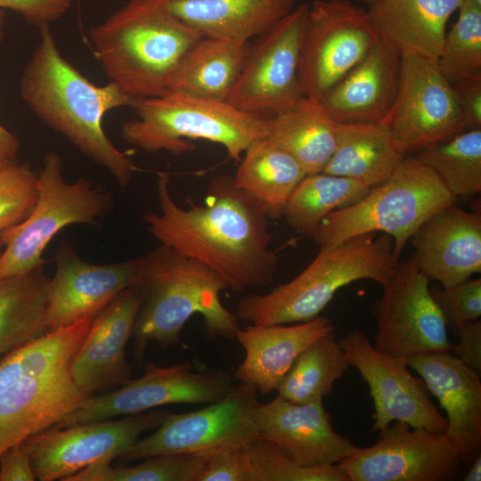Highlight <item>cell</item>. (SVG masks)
<instances>
[{"label":"cell","instance_id":"4","mask_svg":"<svg viewBox=\"0 0 481 481\" xmlns=\"http://www.w3.org/2000/svg\"><path fill=\"white\" fill-rule=\"evenodd\" d=\"M109 82L133 98L160 95L203 36L183 21L168 0H128L88 32Z\"/></svg>","mask_w":481,"mask_h":481},{"label":"cell","instance_id":"40","mask_svg":"<svg viewBox=\"0 0 481 481\" xmlns=\"http://www.w3.org/2000/svg\"><path fill=\"white\" fill-rule=\"evenodd\" d=\"M430 294L440 310L447 329L479 320L481 279H467L448 288L432 287Z\"/></svg>","mask_w":481,"mask_h":481},{"label":"cell","instance_id":"20","mask_svg":"<svg viewBox=\"0 0 481 481\" xmlns=\"http://www.w3.org/2000/svg\"><path fill=\"white\" fill-rule=\"evenodd\" d=\"M143 302V291L137 283L122 290L94 316L70 363L73 380L88 396L132 379L126 348Z\"/></svg>","mask_w":481,"mask_h":481},{"label":"cell","instance_id":"11","mask_svg":"<svg viewBox=\"0 0 481 481\" xmlns=\"http://www.w3.org/2000/svg\"><path fill=\"white\" fill-rule=\"evenodd\" d=\"M429 282L414 254L397 262L373 307L377 350L405 359L451 351L447 327L430 294Z\"/></svg>","mask_w":481,"mask_h":481},{"label":"cell","instance_id":"8","mask_svg":"<svg viewBox=\"0 0 481 481\" xmlns=\"http://www.w3.org/2000/svg\"><path fill=\"white\" fill-rule=\"evenodd\" d=\"M457 200L430 167L415 157L404 159L385 182L360 200L327 216L311 238L322 248L361 234L385 233L400 257L420 224Z\"/></svg>","mask_w":481,"mask_h":481},{"label":"cell","instance_id":"1","mask_svg":"<svg viewBox=\"0 0 481 481\" xmlns=\"http://www.w3.org/2000/svg\"><path fill=\"white\" fill-rule=\"evenodd\" d=\"M168 174H159V213L143 217L149 232L160 244L213 269L235 292L269 285L280 259L270 249L265 207L240 189L232 175L221 174L208 183L202 204L189 198L190 207L181 208L171 195Z\"/></svg>","mask_w":481,"mask_h":481},{"label":"cell","instance_id":"48","mask_svg":"<svg viewBox=\"0 0 481 481\" xmlns=\"http://www.w3.org/2000/svg\"><path fill=\"white\" fill-rule=\"evenodd\" d=\"M10 160L1 151H0V169L6 166Z\"/></svg>","mask_w":481,"mask_h":481},{"label":"cell","instance_id":"10","mask_svg":"<svg viewBox=\"0 0 481 481\" xmlns=\"http://www.w3.org/2000/svg\"><path fill=\"white\" fill-rule=\"evenodd\" d=\"M380 42L364 9L347 0H315L303 31L298 86L303 96L321 101Z\"/></svg>","mask_w":481,"mask_h":481},{"label":"cell","instance_id":"14","mask_svg":"<svg viewBox=\"0 0 481 481\" xmlns=\"http://www.w3.org/2000/svg\"><path fill=\"white\" fill-rule=\"evenodd\" d=\"M309 4L303 3L257 37L228 102L237 109L270 118L302 97L298 62Z\"/></svg>","mask_w":481,"mask_h":481},{"label":"cell","instance_id":"31","mask_svg":"<svg viewBox=\"0 0 481 481\" xmlns=\"http://www.w3.org/2000/svg\"><path fill=\"white\" fill-rule=\"evenodd\" d=\"M306 175L290 154L265 136L247 148L233 178L240 189L265 207L269 218H277Z\"/></svg>","mask_w":481,"mask_h":481},{"label":"cell","instance_id":"26","mask_svg":"<svg viewBox=\"0 0 481 481\" xmlns=\"http://www.w3.org/2000/svg\"><path fill=\"white\" fill-rule=\"evenodd\" d=\"M463 0H379L367 11L382 43L399 55L437 61L446 24Z\"/></svg>","mask_w":481,"mask_h":481},{"label":"cell","instance_id":"17","mask_svg":"<svg viewBox=\"0 0 481 481\" xmlns=\"http://www.w3.org/2000/svg\"><path fill=\"white\" fill-rule=\"evenodd\" d=\"M375 444L338 463L348 481H437L451 476L461 460L444 433L393 421Z\"/></svg>","mask_w":481,"mask_h":481},{"label":"cell","instance_id":"35","mask_svg":"<svg viewBox=\"0 0 481 481\" xmlns=\"http://www.w3.org/2000/svg\"><path fill=\"white\" fill-rule=\"evenodd\" d=\"M457 198L481 191V128L465 129L420 149L415 157Z\"/></svg>","mask_w":481,"mask_h":481},{"label":"cell","instance_id":"28","mask_svg":"<svg viewBox=\"0 0 481 481\" xmlns=\"http://www.w3.org/2000/svg\"><path fill=\"white\" fill-rule=\"evenodd\" d=\"M404 155L384 121L338 123L336 147L322 172L371 188L396 170Z\"/></svg>","mask_w":481,"mask_h":481},{"label":"cell","instance_id":"38","mask_svg":"<svg viewBox=\"0 0 481 481\" xmlns=\"http://www.w3.org/2000/svg\"><path fill=\"white\" fill-rule=\"evenodd\" d=\"M436 62L452 85L481 77V7L463 0Z\"/></svg>","mask_w":481,"mask_h":481},{"label":"cell","instance_id":"22","mask_svg":"<svg viewBox=\"0 0 481 481\" xmlns=\"http://www.w3.org/2000/svg\"><path fill=\"white\" fill-rule=\"evenodd\" d=\"M411 240L419 269L443 288L481 272L480 213L447 206L422 223Z\"/></svg>","mask_w":481,"mask_h":481},{"label":"cell","instance_id":"33","mask_svg":"<svg viewBox=\"0 0 481 481\" xmlns=\"http://www.w3.org/2000/svg\"><path fill=\"white\" fill-rule=\"evenodd\" d=\"M370 189L358 181L323 172L306 175L288 199L281 216L291 229L312 237L327 216L357 202Z\"/></svg>","mask_w":481,"mask_h":481},{"label":"cell","instance_id":"23","mask_svg":"<svg viewBox=\"0 0 481 481\" xmlns=\"http://www.w3.org/2000/svg\"><path fill=\"white\" fill-rule=\"evenodd\" d=\"M407 363L445 412L446 437L462 461L473 460L481 446L480 376L449 352L418 355Z\"/></svg>","mask_w":481,"mask_h":481},{"label":"cell","instance_id":"16","mask_svg":"<svg viewBox=\"0 0 481 481\" xmlns=\"http://www.w3.org/2000/svg\"><path fill=\"white\" fill-rule=\"evenodd\" d=\"M383 121L403 153L467 129L453 86L436 61L412 54L401 56L397 92Z\"/></svg>","mask_w":481,"mask_h":481},{"label":"cell","instance_id":"45","mask_svg":"<svg viewBox=\"0 0 481 481\" xmlns=\"http://www.w3.org/2000/svg\"><path fill=\"white\" fill-rule=\"evenodd\" d=\"M20 150L18 138L0 125V151L10 159L15 160Z\"/></svg>","mask_w":481,"mask_h":481},{"label":"cell","instance_id":"12","mask_svg":"<svg viewBox=\"0 0 481 481\" xmlns=\"http://www.w3.org/2000/svg\"><path fill=\"white\" fill-rule=\"evenodd\" d=\"M167 410L103 420L65 428L52 427L21 442L34 476L39 481H64L82 469L112 461L126 452L143 432L156 429Z\"/></svg>","mask_w":481,"mask_h":481},{"label":"cell","instance_id":"9","mask_svg":"<svg viewBox=\"0 0 481 481\" xmlns=\"http://www.w3.org/2000/svg\"><path fill=\"white\" fill-rule=\"evenodd\" d=\"M63 159L54 151L45 154L37 175V197L29 215L2 232L0 279L19 276L43 267V257L51 240L70 224H94L113 205L110 192L79 177L68 183Z\"/></svg>","mask_w":481,"mask_h":481},{"label":"cell","instance_id":"51","mask_svg":"<svg viewBox=\"0 0 481 481\" xmlns=\"http://www.w3.org/2000/svg\"><path fill=\"white\" fill-rule=\"evenodd\" d=\"M468 1L473 3L474 4H476V5L479 6V7H481V0H468Z\"/></svg>","mask_w":481,"mask_h":481},{"label":"cell","instance_id":"19","mask_svg":"<svg viewBox=\"0 0 481 481\" xmlns=\"http://www.w3.org/2000/svg\"><path fill=\"white\" fill-rule=\"evenodd\" d=\"M147 256L110 265L83 260L68 242L55 256L56 269L47 289L45 323L47 330L94 317L117 295L139 283Z\"/></svg>","mask_w":481,"mask_h":481},{"label":"cell","instance_id":"25","mask_svg":"<svg viewBox=\"0 0 481 481\" xmlns=\"http://www.w3.org/2000/svg\"><path fill=\"white\" fill-rule=\"evenodd\" d=\"M401 55L381 41L320 101L338 123L379 122L394 102Z\"/></svg>","mask_w":481,"mask_h":481},{"label":"cell","instance_id":"15","mask_svg":"<svg viewBox=\"0 0 481 481\" xmlns=\"http://www.w3.org/2000/svg\"><path fill=\"white\" fill-rule=\"evenodd\" d=\"M234 386L232 373L226 371L198 372L191 363L159 367L149 362L141 377L112 392L89 396L54 427L127 416L171 404H210L224 397Z\"/></svg>","mask_w":481,"mask_h":481},{"label":"cell","instance_id":"46","mask_svg":"<svg viewBox=\"0 0 481 481\" xmlns=\"http://www.w3.org/2000/svg\"><path fill=\"white\" fill-rule=\"evenodd\" d=\"M470 469L465 476V481H480L481 480V455L478 453L474 459Z\"/></svg>","mask_w":481,"mask_h":481},{"label":"cell","instance_id":"39","mask_svg":"<svg viewBox=\"0 0 481 481\" xmlns=\"http://www.w3.org/2000/svg\"><path fill=\"white\" fill-rule=\"evenodd\" d=\"M38 173L27 163L10 161L0 169V228L23 221L37 197Z\"/></svg>","mask_w":481,"mask_h":481},{"label":"cell","instance_id":"37","mask_svg":"<svg viewBox=\"0 0 481 481\" xmlns=\"http://www.w3.org/2000/svg\"><path fill=\"white\" fill-rule=\"evenodd\" d=\"M240 481H348L338 464L302 466L258 436L238 444Z\"/></svg>","mask_w":481,"mask_h":481},{"label":"cell","instance_id":"21","mask_svg":"<svg viewBox=\"0 0 481 481\" xmlns=\"http://www.w3.org/2000/svg\"><path fill=\"white\" fill-rule=\"evenodd\" d=\"M255 420L258 435L298 465L338 464L358 448L334 430L322 401L296 404L277 395L257 404Z\"/></svg>","mask_w":481,"mask_h":481},{"label":"cell","instance_id":"27","mask_svg":"<svg viewBox=\"0 0 481 481\" xmlns=\"http://www.w3.org/2000/svg\"><path fill=\"white\" fill-rule=\"evenodd\" d=\"M297 0H168L183 21L203 37L248 43L289 13Z\"/></svg>","mask_w":481,"mask_h":481},{"label":"cell","instance_id":"42","mask_svg":"<svg viewBox=\"0 0 481 481\" xmlns=\"http://www.w3.org/2000/svg\"><path fill=\"white\" fill-rule=\"evenodd\" d=\"M459 339L452 346L454 355L480 376L481 373V322L479 320L461 325L452 330Z\"/></svg>","mask_w":481,"mask_h":481},{"label":"cell","instance_id":"18","mask_svg":"<svg viewBox=\"0 0 481 481\" xmlns=\"http://www.w3.org/2000/svg\"><path fill=\"white\" fill-rule=\"evenodd\" d=\"M339 343L350 366L359 371L369 387L375 430L398 420L412 428L445 431L446 418L430 400L424 382L410 372L407 359L377 350L360 330L350 331Z\"/></svg>","mask_w":481,"mask_h":481},{"label":"cell","instance_id":"7","mask_svg":"<svg viewBox=\"0 0 481 481\" xmlns=\"http://www.w3.org/2000/svg\"><path fill=\"white\" fill-rule=\"evenodd\" d=\"M130 107L136 118L123 124L121 136L150 152L166 151L177 156L196 148L192 140H203L222 145L232 159L240 161L247 148L268 131L266 118L226 101L172 91L135 98Z\"/></svg>","mask_w":481,"mask_h":481},{"label":"cell","instance_id":"3","mask_svg":"<svg viewBox=\"0 0 481 481\" xmlns=\"http://www.w3.org/2000/svg\"><path fill=\"white\" fill-rule=\"evenodd\" d=\"M94 318L49 331L0 362V453L56 426L89 397L70 363Z\"/></svg>","mask_w":481,"mask_h":481},{"label":"cell","instance_id":"41","mask_svg":"<svg viewBox=\"0 0 481 481\" xmlns=\"http://www.w3.org/2000/svg\"><path fill=\"white\" fill-rule=\"evenodd\" d=\"M69 6V0H0V9L18 12L38 29L62 17Z\"/></svg>","mask_w":481,"mask_h":481},{"label":"cell","instance_id":"2","mask_svg":"<svg viewBox=\"0 0 481 481\" xmlns=\"http://www.w3.org/2000/svg\"><path fill=\"white\" fill-rule=\"evenodd\" d=\"M39 32L21 76V98L39 119L106 169L120 186L128 185L136 167L106 135L102 119L110 110L130 107L135 98L113 83L91 82L61 53L50 26Z\"/></svg>","mask_w":481,"mask_h":481},{"label":"cell","instance_id":"47","mask_svg":"<svg viewBox=\"0 0 481 481\" xmlns=\"http://www.w3.org/2000/svg\"><path fill=\"white\" fill-rule=\"evenodd\" d=\"M4 11L0 9V42L4 39Z\"/></svg>","mask_w":481,"mask_h":481},{"label":"cell","instance_id":"24","mask_svg":"<svg viewBox=\"0 0 481 481\" xmlns=\"http://www.w3.org/2000/svg\"><path fill=\"white\" fill-rule=\"evenodd\" d=\"M335 331L331 321L318 317L295 325H254L239 329L235 338L245 351L235 376L263 395L276 390L297 357L311 344Z\"/></svg>","mask_w":481,"mask_h":481},{"label":"cell","instance_id":"32","mask_svg":"<svg viewBox=\"0 0 481 481\" xmlns=\"http://www.w3.org/2000/svg\"><path fill=\"white\" fill-rule=\"evenodd\" d=\"M49 280L43 267L0 279V362L48 332L45 310Z\"/></svg>","mask_w":481,"mask_h":481},{"label":"cell","instance_id":"44","mask_svg":"<svg viewBox=\"0 0 481 481\" xmlns=\"http://www.w3.org/2000/svg\"><path fill=\"white\" fill-rule=\"evenodd\" d=\"M29 457L21 443L0 453V481H34Z\"/></svg>","mask_w":481,"mask_h":481},{"label":"cell","instance_id":"30","mask_svg":"<svg viewBox=\"0 0 481 481\" xmlns=\"http://www.w3.org/2000/svg\"><path fill=\"white\" fill-rule=\"evenodd\" d=\"M250 43L203 37L190 50L167 91L228 101L244 66Z\"/></svg>","mask_w":481,"mask_h":481},{"label":"cell","instance_id":"5","mask_svg":"<svg viewBox=\"0 0 481 481\" xmlns=\"http://www.w3.org/2000/svg\"><path fill=\"white\" fill-rule=\"evenodd\" d=\"M146 256L139 281L143 302L132 336L136 361L143 359L151 342L162 349L180 344L185 323L196 314L211 338H235L239 318L221 302L220 294L229 286L216 272L162 244Z\"/></svg>","mask_w":481,"mask_h":481},{"label":"cell","instance_id":"13","mask_svg":"<svg viewBox=\"0 0 481 481\" xmlns=\"http://www.w3.org/2000/svg\"><path fill=\"white\" fill-rule=\"evenodd\" d=\"M257 393L255 387L240 382L224 397L201 409L184 413L167 411L151 435L138 439L118 459L130 462L244 444L259 436L255 420Z\"/></svg>","mask_w":481,"mask_h":481},{"label":"cell","instance_id":"34","mask_svg":"<svg viewBox=\"0 0 481 481\" xmlns=\"http://www.w3.org/2000/svg\"><path fill=\"white\" fill-rule=\"evenodd\" d=\"M349 366L335 331L330 332L297 357L277 387V395L296 404L322 401Z\"/></svg>","mask_w":481,"mask_h":481},{"label":"cell","instance_id":"49","mask_svg":"<svg viewBox=\"0 0 481 481\" xmlns=\"http://www.w3.org/2000/svg\"><path fill=\"white\" fill-rule=\"evenodd\" d=\"M370 6H371L372 4H376L377 2H379V0H359Z\"/></svg>","mask_w":481,"mask_h":481},{"label":"cell","instance_id":"29","mask_svg":"<svg viewBox=\"0 0 481 481\" xmlns=\"http://www.w3.org/2000/svg\"><path fill=\"white\" fill-rule=\"evenodd\" d=\"M267 123L266 137L290 154L306 175L323 171L336 147L338 122L320 101L302 96Z\"/></svg>","mask_w":481,"mask_h":481},{"label":"cell","instance_id":"50","mask_svg":"<svg viewBox=\"0 0 481 481\" xmlns=\"http://www.w3.org/2000/svg\"><path fill=\"white\" fill-rule=\"evenodd\" d=\"M2 232H3V229L0 228V255L3 251V249H4V242H3V240H2Z\"/></svg>","mask_w":481,"mask_h":481},{"label":"cell","instance_id":"36","mask_svg":"<svg viewBox=\"0 0 481 481\" xmlns=\"http://www.w3.org/2000/svg\"><path fill=\"white\" fill-rule=\"evenodd\" d=\"M212 451L154 455L133 466L100 461L65 481H200Z\"/></svg>","mask_w":481,"mask_h":481},{"label":"cell","instance_id":"43","mask_svg":"<svg viewBox=\"0 0 481 481\" xmlns=\"http://www.w3.org/2000/svg\"><path fill=\"white\" fill-rule=\"evenodd\" d=\"M467 129L481 128V77L452 86Z\"/></svg>","mask_w":481,"mask_h":481},{"label":"cell","instance_id":"6","mask_svg":"<svg viewBox=\"0 0 481 481\" xmlns=\"http://www.w3.org/2000/svg\"><path fill=\"white\" fill-rule=\"evenodd\" d=\"M399 257L385 233L370 232L337 245L322 247L314 259L294 279L267 294L242 297L239 320L254 325L305 322L318 317L341 288L360 280L381 287L390 278Z\"/></svg>","mask_w":481,"mask_h":481}]
</instances>
